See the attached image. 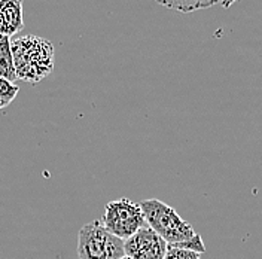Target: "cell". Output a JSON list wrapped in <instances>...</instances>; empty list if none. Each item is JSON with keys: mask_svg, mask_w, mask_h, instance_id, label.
<instances>
[{"mask_svg": "<svg viewBox=\"0 0 262 259\" xmlns=\"http://www.w3.org/2000/svg\"><path fill=\"white\" fill-rule=\"evenodd\" d=\"M18 79L36 83L54 69V48L39 36H21L11 42Z\"/></svg>", "mask_w": 262, "mask_h": 259, "instance_id": "6da1fadb", "label": "cell"}, {"mask_svg": "<svg viewBox=\"0 0 262 259\" xmlns=\"http://www.w3.org/2000/svg\"><path fill=\"white\" fill-rule=\"evenodd\" d=\"M139 204L147 225L160 237H163L167 244L186 242L196 234L191 224H188L171 206L165 204L161 200L149 198Z\"/></svg>", "mask_w": 262, "mask_h": 259, "instance_id": "7a4b0ae2", "label": "cell"}, {"mask_svg": "<svg viewBox=\"0 0 262 259\" xmlns=\"http://www.w3.org/2000/svg\"><path fill=\"white\" fill-rule=\"evenodd\" d=\"M125 256L124 240L103 227L101 221L85 224L78 234L79 259H121Z\"/></svg>", "mask_w": 262, "mask_h": 259, "instance_id": "3957f363", "label": "cell"}, {"mask_svg": "<svg viewBox=\"0 0 262 259\" xmlns=\"http://www.w3.org/2000/svg\"><path fill=\"white\" fill-rule=\"evenodd\" d=\"M101 224L111 234L121 240L130 239L140 228L146 227V219L139 203L128 198L114 200L106 204Z\"/></svg>", "mask_w": 262, "mask_h": 259, "instance_id": "277c9868", "label": "cell"}, {"mask_svg": "<svg viewBox=\"0 0 262 259\" xmlns=\"http://www.w3.org/2000/svg\"><path fill=\"white\" fill-rule=\"evenodd\" d=\"M168 244L152 228H140L124 242L125 255L131 259H164Z\"/></svg>", "mask_w": 262, "mask_h": 259, "instance_id": "5b68a950", "label": "cell"}, {"mask_svg": "<svg viewBox=\"0 0 262 259\" xmlns=\"http://www.w3.org/2000/svg\"><path fill=\"white\" fill-rule=\"evenodd\" d=\"M0 15L3 16L9 36H14L24 27L23 0H0Z\"/></svg>", "mask_w": 262, "mask_h": 259, "instance_id": "8992f818", "label": "cell"}, {"mask_svg": "<svg viewBox=\"0 0 262 259\" xmlns=\"http://www.w3.org/2000/svg\"><path fill=\"white\" fill-rule=\"evenodd\" d=\"M11 37L6 34H0V76L11 82L18 79L14 63V54H12V45Z\"/></svg>", "mask_w": 262, "mask_h": 259, "instance_id": "52a82bcc", "label": "cell"}, {"mask_svg": "<svg viewBox=\"0 0 262 259\" xmlns=\"http://www.w3.org/2000/svg\"><path fill=\"white\" fill-rule=\"evenodd\" d=\"M18 91H19L18 85L0 76V100L3 103H6L9 106L12 103V100L16 97Z\"/></svg>", "mask_w": 262, "mask_h": 259, "instance_id": "ba28073f", "label": "cell"}, {"mask_svg": "<svg viewBox=\"0 0 262 259\" xmlns=\"http://www.w3.org/2000/svg\"><path fill=\"white\" fill-rule=\"evenodd\" d=\"M168 246H173V247H179V249H186V250H192V252H196L200 255H203L206 252V246L203 243V239L200 234H195L192 239L186 240V242H180V243L176 244H168Z\"/></svg>", "mask_w": 262, "mask_h": 259, "instance_id": "9c48e42d", "label": "cell"}, {"mask_svg": "<svg viewBox=\"0 0 262 259\" xmlns=\"http://www.w3.org/2000/svg\"><path fill=\"white\" fill-rule=\"evenodd\" d=\"M164 259H201V255L196 253V252H192V250H186V249H179V247L168 246Z\"/></svg>", "mask_w": 262, "mask_h": 259, "instance_id": "30bf717a", "label": "cell"}, {"mask_svg": "<svg viewBox=\"0 0 262 259\" xmlns=\"http://www.w3.org/2000/svg\"><path fill=\"white\" fill-rule=\"evenodd\" d=\"M219 3H222V0H188L186 14L195 12L198 9H206V8H210L213 5H219Z\"/></svg>", "mask_w": 262, "mask_h": 259, "instance_id": "8fae6325", "label": "cell"}, {"mask_svg": "<svg viewBox=\"0 0 262 259\" xmlns=\"http://www.w3.org/2000/svg\"><path fill=\"white\" fill-rule=\"evenodd\" d=\"M160 5H163L168 9H174L186 14V6H188V0H157Z\"/></svg>", "mask_w": 262, "mask_h": 259, "instance_id": "7c38bea8", "label": "cell"}, {"mask_svg": "<svg viewBox=\"0 0 262 259\" xmlns=\"http://www.w3.org/2000/svg\"><path fill=\"white\" fill-rule=\"evenodd\" d=\"M0 34H6V36H9V30H8V26H6V23H5V19H3V16L0 15ZM11 37V36H9Z\"/></svg>", "mask_w": 262, "mask_h": 259, "instance_id": "4fadbf2b", "label": "cell"}, {"mask_svg": "<svg viewBox=\"0 0 262 259\" xmlns=\"http://www.w3.org/2000/svg\"><path fill=\"white\" fill-rule=\"evenodd\" d=\"M234 2H235V0H222V3H221V5H222L225 9H228V8H231V6L234 5Z\"/></svg>", "mask_w": 262, "mask_h": 259, "instance_id": "5bb4252c", "label": "cell"}, {"mask_svg": "<svg viewBox=\"0 0 262 259\" xmlns=\"http://www.w3.org/2000/svg\"><path fill=\"white\" fill-rule=\"evenodd\" d=\"M6 106H8V104H6V103H3V101L0 100V109H3V107H6Z\"/></svg>", "mask_w": 262, "mask_h": 259, "instance_id": "9a60e30c", "label": "cell"}, {"mask_svg": "<svg viewBox=\"0 0 262 259\" xmlns=\"http://www.w3.org/2000/svg\"><path fill=\"white\" fill-rule=\"evenodd\" d=\"M121 259H131V258H130V256H127V255H125V256H122Z\"/></svg>", "mask_w": 262, "mask_h": 259, "instance_id": "2e32d148", "label": "cell"}]
</instances>
